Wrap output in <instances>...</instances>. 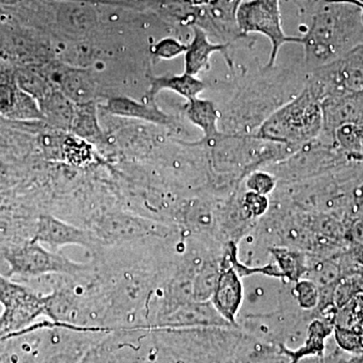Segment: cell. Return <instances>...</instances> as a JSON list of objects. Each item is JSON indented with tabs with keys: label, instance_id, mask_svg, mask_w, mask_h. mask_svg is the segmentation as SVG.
Listing matches in <instances>:
<instances>
[{
	"label": "cell",
	"instance_id": "obj_4",
	"mask_svg": "<svg viewBox=\"0 0 363 363\" xmlns=\"http://www.w3.org/2000/svg\"><path fill=\"white\" fill-rule=\"evenodd\" d=\"M236 23L242 37L248 33H260L271 42L272 51L267 68L276 64L279 50L285 44H301L302 39L290 37L281 26L279 0H247L241 2L236 14Z\"/></svg>",
	"mask_w": 363,
	"mask_h": 363
},
{
	"label": "cell",
	"instance_id": "obj_14",
	"mask_svg": "<svg viewBox=\"0 0 363 363\" xmlns=\"http://www.w3.org/2000/svg\"><path fill=\"white\" fill-rule=\"evenodd\" d=\"M60 83H61L62 89L66 93L67 97L73 99L77 104L91 101L90 95L92 94V85L82 73L67 72L62 76Z\"/></svg>",
	"mask_w": 363,
	"mask_h": 363
},
{
	"label": "cell",
	"instance_id": "obj_6",
	"mask_svg": "<svg viewBox=\"0 0 363 363\" xmlns=\"http://www.w3.org/2000/svg\"><path fill=\"white\" fill-rule=\"evenodd\" d=\"M243 0H202L199 18L204 23L202 30H211L218 38L221 44L242 38L238 23L236 14Z\"/></svg>",
	"mask_w": 363,
	"mask_h": 363
},
{
	"label": "cell",
	"instance_id": "obj_16",
	"mask_svg": "<svg viewBox=\"0 0 363 363\" xmlns=\"http://www.w3.org/2000/svg\"><path fill=\"white\" fill-rule=\"evenodd\" d=\"M274 184L276 182H274V177L267 173H262V172L252 174L247 182V186L250 191L266 196L274 190Z\"/></svg>",
	"mask_w": 363,
	"mask_h": 363
},
{
	"label": "cell",
	"instance_id": "obj_15",
	"mask_svg": "<svg viewBox=\"0 0 363 363\" xmlns=\"http://www.w3.org/2000/svg\"><path fill=\"white\" fill-rule=\"evenodd\" d=\"M278 259L279 266L283 269L286 276L291 279L297 281L305 272L304 259L298 253L288 252L286 250H276L274 252Z\"/></svg>",
	"mask_w": 363,
	"mask_h": 363
},
{
	"label": "cell",
	"instance_id": "obj_13",
	"mask_svg": "<svg viewBox=\"0 0 363 363\" xmlns=\"http://www.w3.org/2000/svg\"><path fill=\"white\" fill-rule=\"evenodd\" d=\"M70 128L81 138H96L101 135L94 102L75 104Z\"/></svg>",
	"mask_w": 363,
	"mask_h": 363
},
{
	"label": "cell",
	"instance_id": "obj_10",
	"mask_svg": "<svg viewBox=\"0 0 363 363\" xmlns=\"http://www.w3.org/2000/svg\"><path fill=\"white\" fill-rule=\"evenodd\" d=\"M106 109L117 116L142 119L159 125H172L173 119L162 112L156 104H140L130 98L112 97L106 104Z\"/></svg>",
	"mask_w": 363,
	"mask_h": 363
},
{
	"label": "cell",
	"instance_id": "obj_9",
	"mask_svg": "<svg viewBox=\"0 0 363 363\" xmlns=\"http://www.w3.org/2000/svg\"><path fill=\"white\" fill-rule=\"evenodd\" d=\"M193 39L187 45L185 52V73L197 76L209 69L211 55L216 52H225L229 44H214L208 38V33L199 26L193 28Z\"/></svg>",
	"mask_w": 363,
	"mask_h": 363
},
{
	"label": "cell",
	"instance_id": "obj_20",
	"mask_svg": "<svg viewBox=\"0 0 363 363\" xmlns=\"http://www.w3.org/2000/svg\"><path fill=\"white\" fill-rule=\"evenodd\" d=\"M352 1H354L358 6L363 7V0H352Z\"/></svg>",
	"mask_w": 363,
	"mask_h": 363
},
{
	"label": "cell",
	"instance_id": "obj_21",
	"mask_svg": "<svg viewBox=\"0 0 363 363\" xmlns=\"http://www.w3.org/2000/svg\"><path fill=\"white\" fill-rule=\"evenodd\" d=\"M362 9H363V7H362Z\"/></svg>",
	"mask_w": 363,
	"mask_h": 363
},
{
	"label": "cell",
	"instance_id": "obj_3",
	"mask_svg": "<svg viewBox=\"0 0 363 363\" xmlns=\"http://www.w3.org/2000/svg\"><path fill=\"white\" fill-rule=\"evenodd\" d=\"M0 338L9 337L30 328L40 316H45L48 296H40L0 274Z\"/></svg>",
	"mask_w": 363,
	"mask_h": 363
},
{
	"label": "cell",
	"instance_id": "obj_1",
	"mask_svg": "<svg viewBox=\"0 0 363 363\" xmlns=\"http://www.w3.org/2000/svg\"><path fill=\"white\" fill-rule=\"evenodd\" d=\"M301 39L312 70L343 58L363 45L362 7L352 0H320Z\"/></svg>",
	"mask_w": 363,
	"mask_h": 363
},
{
	"label": "cell",
	"instance_id": "obj_8",
	"mask_svg": "<svg viewBox=\"0 0 363 363\" xmlns=\"http://www.w3.org/2000/svg\"><path fill=\"white\" fill-rule=\"evenodd\" d=\"M212 300L219 315L229 323H235V316L242 300V285L233 269H223L219 274Z\"/></svg>",
	"mask_w": 363,
	"mask_h": 363
},
{
	"label": "cell",
	"instance_id": "obj_5",
	"mask_svg": "<svg viewBox=\"0 0 363 363\" xmlns=\"http://www.w3.org/2000/svg\"><path fill=\"white\" fill-rule=\"evenodd\" d=\"M9 276L40 277L45 274H78L88 269L52 250H45L35 240L11 248L4 255Z\"/></svg>",
	"mask_w": 363,
	"mask_h": 363
},
{
	"label": "cell",
	"instance_id": "obj_12",
	"mask_svg": "<svg viewBox=\"0 0 363 363\" xmlns=\"http://www.w3.org/2000/svg\"><path fill=\"white\" fill-rule=\"evenodd\" d=\"M186 114L189 121L203 131L204 140L211 142L220 138V133L217 128L218 111L213 102L198 97L189 100Z\"/></svg>",
	"mask_w": 363,
	"mask_h": 363
},
{
	"label": "cell",
	"instance_id": "obj_2",
	"mask_svg": "<svg viewBox=\"0 0 363 363\" xmlns=\"http://www.w3.org/2000/svg\"><path fill=\"white\" fill-rule=\"evenodd\" d=\"M323 111L307 89L289 102L260 125L255 138L283 145H302L323 131Z\"/></svg>",
	"mask_w": 363,
	"mask_h": 363
},
{
	"label": "cell",
	"instance_id": "obj_11",
	"mask_svg": "<svg viewBox=\"0 0 363 363\" xmlns=\"http://www.w3.org/2000/svg\"><path fill=\"white\" fill-rule=\"evenodd\" d=\"M206 86L196 76L189 75L185 73L182 75L161 76V77H152L150 79V88L147 92V98L152 104L155 98L161 91L169 90L175 92L180 96L188 100L197 98L200 93L205 90Z\"/></svg>",
	"mask_w": 363,
	"mask_h": 363
},
{
	"label": "cell",
	"instance_id": "obj_17",
	"mask_svg": "<svg viewBox=\"0 0 363 363\" xmlns=\"http://www.w3.org/2000/svg\"><path fill=\"white\" fill-rule=\"evenodd\" d=\"M187 45L181 44L175 39H164L155 47V54L162 59H172L185 52Z\"/></svg>",
	"mask_w": 363,
	"mask_h": 363
},
{
	"label": "cell",
	"instance_id": "obj_18",
	"mask_svg": "<svg viewBox=\"0 0 363 363\" xmlns=\"http://www.w3.org/2000/svg\"><path fill=\"white\" fill-rule=\"evenodd\" d=\"M243 206L245 210L252 215V216H259L266 211L267 208V199L266 195L259 194V193L247 192L243 198Z\"/></svg>",
	"mask_w": 363,
	"mask_h": 363
},
{
	"label": "cell",
	"instance_id": "obj_19",
	"mask_svg": "<svg viewBox=\"0 0 363 363\" xmlns=\"http://www.w3.org/2000/svg\"><path fill=\"white\" fill-rule=\"evenodd\" d=\"M296 291L298 292L301 305L304 306L305 308H311L313 305L316 304V288L310 281H301L298 284Z\"/></svg>",
	"mask_w": 363,
	"mask_h": 363
},
{
	"label": "cell",
	"instance_id": "obj_7",
	"mask_svg": "<svg viewBox=\"0 0 363 363\" xmlns=\"http://www.w3.org/2000/svg\"><path fill=\"white\" fill-rule=\"evenodd\" d=\"M33 240L40 245H49L52 250L66 245H77L85 248H92L95 245L92 235L87 231L60 220L52 215H43L40 217Z\"/></svg>",
	"mask_w": 363,
	"mask_h": 363
}]
</instances>
